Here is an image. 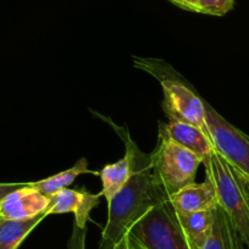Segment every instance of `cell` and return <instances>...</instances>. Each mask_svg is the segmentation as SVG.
<instances>
[{
	"label": "cell",
	"instance_id": "cell-3",
	"mask_svg": "<svg viewBox=\"0 0 249 249\" xmlns=\"http://www.w3.org/2000/svg\"><path fill=\"white\" fill-rule=\"evenodd\" d=\"M203 164L205 177L215 186L219 205L231 220L244 248L249 249V193L241 175L215 149Z\"/></svg>",
	"mask_w": 249,
	"mask_h": 249
},
{
	"label": "cell",
	"instance_id": "cell-12",
	"mask_svg": "<svg viewBox=\"0 0 249 249\" xmlns=\"http://www.w3.org/2000/svg\"><path fill=\"white\" fill-rule=\"evenodd\" d=\"M216 207L195 213H176L179 226L190 241L191 246L199 249L207 239L216 214Z\"/></svg>",
	"mask_w": 249,
	"mask_h": 249
},
{
	"label": "cell",
	"instance_id": "cell-7",
	"mask_svg": "<svg viewBox=\"0 0 249 249\" xmlns=\"http://www.w3.org/2000/svg\"><path fill=\"white\" fill-rule=\"evenodd\" d=\"M49 204L50 196L39 192L35 187H32L31 182H27V184L9 193L0 202V219H32L38 215L45 214Z\"/></svg>",
	"mask_w": 249,
	"mask_h": 249
},
{
	"label": "cell",
	"instance_id": "cell-17",
	"mask_svg": "<svg viewBox=\"0 0 249 249\" xmlns=\"http://www.w3.org/2000/svg\"><path fill=\"white\" fill-rule=\"evenodd\" d=\"M86 237H87V227L82 229L73 222L72 232L68 242V249H86Z\"/></svg>",
	"mask_w": 249,
	"mask_h": 249
},
{
	"label": "cell",
	"instance_id": "cell-14",
	"mask_svg": "<svg viewBox=\"0 0 249 249\" xmlns=\"http://www.w3.org/2000/svg\"><path fill=\"white\" fill-rule=\"evenodd\" d=\"M45 217L47 215L42 214L26 220L0 219V249H18Z\"/></svg>",
	"mask_w": 249,
	"mask_h": 249
},
{
	"label": "cell",
	"instance_id": "cell-4",
	"mask_svg": "<svg viewBox=\"0 0 249 249\" xmlns=\"http://www.w3.org/2000/svg\"><path fill=\"white\" fill-rule=\"evenodd\" d=\"M149 161L153 175L167 197L193 183L198 167L203 164L202 158L177 144L167 136L162 122L159 124L157 147L149 154Z\"/></svg>",
	"mask_w": 249,
	"mask_h": 249
},
{
	"label": "cell",
	"instance_id": "cell-21",
	"mask_svg": "<svg viewBox=\"0 0 249 249\" xmlns=\"http://www.w3.org/2000/svg\"><path fill=\"white\" fill-rule=\"evenodd\" d=\"M238 172V171H237ZM239 174V172H238ZM241 175V174H239ZM241 177H242V179H243V182H244V184H246V187H247V191H248V193H249V178L248 177H246V176H243V175H241Z\"/></svg>",
	"mask_w": 249,
	"mask_h": 249
},
{
	"label": "cell",
	"instance_id": "cell-18",
	"mask_svg": "<svg viewBox=\"0 0 249 249\" xmlns=\"http://www.w3.org/2000/svg\"><path fill=\"white\" fill-rule=\"evenodd\" d=\"M27 184V182H18V183H0V202L14 191L18 190L22 186Z\"/></svg>",
	"mask_w": 249,
	"mask_h": 249
},
{
	"label": "cell",
	"instance_id": "cell-1",
	"mask_svg": "<svg viewBox=\"0 0 249 249\" xmlns=\"http://www.w3.org/2000/svg\"><path fill=\"white\" fill-rule=\"evenodd\" d=\"M112 126L133 159V172L126 186L107 202V221L102 232L99 249H112L131 227L150 209L169 200V197L154 177L149 154L138 148L126 127H120L110 119H103Z\"/></svg>",
	"mask_w": 249,
	"mask_h": 249
},
{
	"label": "cell",
	"instance_id": "cell-15",
	"mask_svg": "<svg viewBox=\"0 0 249 249\" xmlns=\"http://www.w3.org/2000/svg\"><path fill=\"white\" fill-rule=\"evenodd\" d=\"M83 174H94V172L88 169V160L86 158H81L72 167L65 170V171L53 175V176L40 179V181L31 182V184L39 192L48 196H53L59 192V191L68 188L70 184L73 183V181L78 176Z\"/></svg>",
	"mask_w": 249,
	"mask_h": 249
},
{
	"label": "cell",
	"instance_id": "cell-2",
	"mask_svg": "<svg viewBox=\"0 0 249 249\" xmlns=\"http://www.w3.org/2000/svg\"><path fill=\"white\" fill-rule=\"evenodd\" d=\"M136 68L150 73L160 82L164 93L162 110L167 119L190 122L208 131L205 120V100L198 95L181 75L161 60L133 57Z\"/></svg>",
	"mask_w": 249,
	"mask_h": 249
},
{
	"label": "cell",
	"instance_id": "cell-11",
	"mask_svg": "<svg viewBox=\"0 0 249 249\" xmlns=\"http://www.w3.org/2000/svg\"><path fill=\"white\" fill-rule=\"evenodd\" d=\"M126 150V149H124ZM133 172V159L128 150L119 161L114 164H107L100 170L98 175L102 179V192L100 196L105 197L109 202L112 197L117 195L126 186Z\"/></svg>",
	"mask_w": 249,
	"mask_h": 249
},
{
	"label": "cell",
	"instance_id": "cell-19",
	"mask_svg": "<svg viewBox=\"0 0 249 249\" xmlns=\"http://www.w3.org/2000/svg\"><path fill=\"white\" fill-rule=\"evenodd\" d=\"M170 1L184 10L198 13V0H170Z\"/></svg>",
	"mask_w": 249,
	"mask_h": 249
},
{
	"label": "cell",
	"instance_id": "cell-24",
	"mask_svg": "<svg viewBox=\"0 0 249 249\" xmlns=\"http://www.w3.org/2000/svg\"><path fill=\"white\" fill-rule=\"evenodd\" d=\"M243 249H246V248H243Z\"/></svg>",
	"mask_w": 249,
	"mask_h": 249
},
{
	"label": "cell",
	"instance_id": "cell-9",
	"mask_svg": "<svg viewBox=\"0 0 249 249\" xmlns=\"http://www.w3.org/2000/svg\"><path fill=\"white\" fill-rule=\"evenodd\" d=\"M169 203L177 213L200 212L219 205L215 186L208 177L202 183L193 182L170 196Z\"/></svg>",
	"mask_w": 249,
	"mask_h": 249
},
{
	"label": "cell",
	"instance_id": "cell-13",
	"mask_svg": "<svg viewBox=\"0 0 249 249\" xmlns=\"http://www.w3.org/2000/svg\"><path fill=\"white\" fill-rule=\"evenodd\" d=\"M236 229L225 210L220 205L216 208L214 224L207 239L199 249H243ZM197 249V248H196Z\"/></svg>",
	"mask_w": 249,
	"mask_h": 249
},
{
	"label": "cell",
	"instance_id": "cell-5",
	"mask_svg": "<svg viewBox=\"0 0 249 249\" xmlns=\"http://www.w3.org/2000/svg\"><path fill=\"white\" fill-rule=\"evenodd\" d=\"M128 236L143 249H192L169 200L141 217Z\"/></svg>",
	"mask_w": 249,
	"mask_h": 249
},
{
	"label": "cell",
	"instance_id": "cell-10",
	"mask_svg": "<svg viewBox=\"0 0 249 249\" xmlns=\"http://www.w3.org/2000/svg\"><path fill=\"white\" fill-rule=\"evenodd\" d=\"M162 124L165 132L174 142L197 154L203 160L214 150L209 132L199 126L175 119H169L167 124Z\"/></svg>",
	"mask_w": 249,
	"mask_h": 249
},
{
	"label": "cell",
	"instance_id": "cell-16",
	"mask_svg": "<svg viewBox=\"0 0 249 249\" xmlns=\"http://www.w3.org/2000/svg\"><path fill=\"white\" fill-rule=\"evenodd\" d=\"M234 0H198V13L224 16L233 9Z\"/></svg>",
	"mask_w": 249,
	"mask_h": 249
},
{
	"label": "cell",
	"instance_id": "cell-8",
	"mask_svg": "<svg viewBox=\"0 0 249 249\" xmlns=\"http://www.w3.org/2000/svg\"><path fill=\"white\" fill-rule=\"evenodd\" d=\"M99 195H93L88 191H78L65 188L50 196V204L45 214H68L72 213L75 224L86 229L89 220L90 212L99 205Z\"/></svg>",
	"mask_w": 249,
	"mask_h": 249
},
{
	"label": "cell",
	"instance_id": "cell-22",
	"mask_svg": "<svg viewBox=\"0 0 249 249\" xmlns=\"http://www.w3.org/2000/svg\"><path fill=\"white\" fill-rule=\"evenodd\" d=\"M131 242H132V247H133V249H143L142 247H140V246H138V244L136 243V242H133L132 239H131Z\"/></svg>",
	"mask_w": 249,
	"mask_h": 249
},
{
	"label": "cell",
	"instance_id": "cell-20",
	"mask_svg": "<svg viewBox=\"0 0 249 249\" xmlns=\"http://www.w3.org/2000/svg\"><path fill=\"white\" fill-rule=\"evenodd\" d=\"M112 249H133L132 242H131L130 236H128V234H126V236L122 237V238L120 239V241L117 242L114 247H112Z\"/></svg>",
	"mask_w": 249,
	"mask_h": 249
},
{
	"label": "cell",
	"instance_id": "cell-23",
	"mask_svg": "<svg viewBox=\"0 0 249 249\" xmlns=\"http://www.w3.org/2000/svg\"><path fill=\"white\" fill-rule=\"evenodd\" d=\"M192 249H196V248H195V247H192Z\"/></svg>",
	"mask_w": 249,
	"mask_h": 249
},
{
	"label": "cell",
	"instance_id": "cell-6",
	"mask_svg": "<svg viewBox=\"0 0 249 249\" xmlns=\"http://www.w3.org/2000/svg\"><path fill=\"white\" fill-rule=\"evenodd\" d=\"M205 120L214 149L236 171L249 178V136L230 124L205 102Z\"/></svg>",
	"mask_w": 249,
	"mask_h": 249
}]
</instances>
